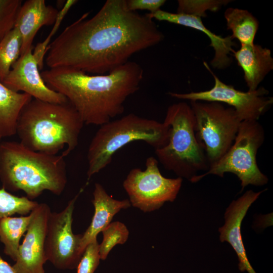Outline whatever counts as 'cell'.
Here are the masks:
<instances>
[{
  "label": "cell",
  "mask_w": 273,
  "mask_h": 273,
  "mask_svg": "<svg viewBox=\"0 0 273 273\" xmlns=\"http://www.w3.org/2000/svg\"><path fill=\"white\" fill-rule=\"evenodd\" d=\"M88 14L67 26L49 44L44 59L49 68L106 74L164 37L148 14L129 10L126 0H107L86 19Z\"/></svg>",
  "instance_id": "cell-1"
},
{
  "label": "cell",
  "mask_w": 273,
  "mask_h": 273,
  "mask_svg": "<svg viewBox=\"0 0 273 273\" xmlns=\"http://www.w3.org/2000/svg\"><path fill=\"white\" fill-rule=\"evenodd\" d=\"M40 74L49 87L66 98L84 124L101 125L123 112L126 99L140 88L143 70L129 61L104 74L66 68H49Z\"/></svg>",
  "instance_id": "cell-2"
},
{
  "label": "cell",
  "mask_w": 273,
  "mask_h": 273,
  "mask_svg": "<svg viewBox=\"0 0 273 273\" xmlns=\"http://www.w3.org/2000/svg\"><path fill=\"white\" fill-rule=\"evenodd\" d=\"M84 124L68 101L53 103L32 98L23 107L18 118L16 134L20 142L31 150L65 157L77 147Z\"/></svg>",
  "instance_id": "cell-3"
},
{
  "label": "cell",
  "mask_w": 273,
  "mask_h": 273,
  "mask_svg": "<svg viewBox=\"0 0 273 273\" xmlns=\"http://www.w3.org/2000/svg\"><path fill=\"white\" fill-rule=\"evenodd\" d=\"M0 180L7 191H22L31 200L47 190L59 196L67 183L65 157L31 150L20 142L2 141Z\"/></svg>",
  "instance_id": "cell-4"
},
{
  "label": "cell",
  "mask_w": 273,
  "mask_h": 273,
  "mask_svg": "<svg viewBox=\"0 0 273 273\" xmlns=\"http://www.w3.org/2000/svg\"><path fill=\"white\" fill-rule=\"evenodd\" d=\"M100 126L87 150L88 180L109 165L114 154L131 142L143 141L156 150L168 141V125L133 113Z\"/></svg>",
  "instance_id": "cell-5"
},
{
  "label": "cell",
  "mask_w": 273,
  "mask_h": 273,
  "mask_svg": "<svg viewBox=\"0 0 273 273\" xmlns=\"http://www.w3.org/2000/svg\"><path fill=\"white\" fill-rule=\"evenodd\" d=\"M169 126L167 144L155 150L157 160L178 177L190 181L201 171L210 168L204 148L196 135V119L185 102L168 107L163 121Z\"/></svg>",
  "instance_id": "cell-6"
},
{
  "label": "cell",
  "mask_w": 273,
  "mask_h": 273,
  "mask_svg": "<svg viewBox=\"0 0 273 273\" xmlns=\"http://www.w3.org/2000/svg\"><path fill=\"white\" fill-rule=\"evenodd\" d=\"M265 133L258 121H242L235 141L227 152L205 173L197 175L190 181L196 183L205 176L214 174L223 177L232 173L241 181L242 190L251 185L261 186L268 183L267 177L258 167L256 154L262 145Z\"/></svg>",
  "instance_id": "cell-7"
},
{
  "label": "cell",
  "mask_w": 273,
  "mask_h": 273,
  "mask_svg": "<svg viewBox=\"0 0 273 273\" xmlns=\"http://www.w3.org/2000/svg\"><path fill=\"white\" fill-rule=\"evenodd\" d=\"M196 135L203 146L210 167L229 150L241 122L234 108L215 102L190 101Z\"/></svg>",
  "instance_id": "cell-8"
},
{
  "label": "cell",
  "mask_w": 273,
  "mask_h": 273,
  "mask_svg": "<svg viewBox=\"0 0 273 273\" xmlns=\"http://www.w3.org/2000/svg\"><path fill=\"white\" fill-rule=\"evenodd\" d=\"M183 178H166L161 173L158 161L153 157L146 161V169H132L123 183L131 206L144 212L159 209L166 202H173L180 189Z\"/></svg>",
  "instance_id": "cell-9"
},
{
  "label": "cell",
  "mask_w": 273,
  "mask_h": 273,
  "mask_svg": "<svg viewBox=\"0 0 273 273\" xmlns=\"http://www.w3.org/2000/svg\"><path fill=\"white\" fill-rule=\"evenodd\" d=\"M85 186L80 189L62 211L51 212L49 216L45 254L47 261L58 269L76 268L83 253L80 247L82 234L75 235L72 226L75 204Z\"/></svg>",
  "instance_id": "cell-10"
},
{
  "label": "cell",
  "mask_w": 273,
  "mask_h": 273,
  "mask_svg": "<svg viewBox=\"0 0 273 273\" xmlns=\"http://www.w3.org/2000/svg\"><path fill=\"white\" fill-rule=\"evenodd\" d=\"M207 70L211 73L214 84L209 90L179 94L169 92L172 97L190 101L215 102L225 103L234 109L242 121H258L273 102L272 98L266 96L268 91L263 87H258L254 91L243 92L222 82L204 62Z\"/></svg>",
  "instance_id": "cell-11"
},
{
  "label": "cell",
  "mask_w": 273,
  "mask_h": 273,
  "mask_svg": "<svg viewBox=\"0 0 273 273\" xmlns=\"http://www.w3.org/2000/svg\"><path fill=\"white\" fill-rule=\"evenodd\" d=\"M51 213L45 203H38L30 212L31 218L26 234L12 266L16 273H45L43 265L47 260L44 245Z\"/></svg>",
  "instance_id": "cell-12"
},
{
  "label": "cell",
  "mask_w": 273,
  "mask_h": 273,
  "mask_svg": "<svg viewBox=\"0 0 273 273\" xmlns=\"http://www.w3.org/2000/svg\"><path fill=\"white\" fill-rule=\"evenodd\" d=\"M32 50L33 48L20 55L2 83L14 92L26 93L42 101L58 104L68 102L65 96L47 85Z\"/></svg>",
  "instance_id": "cell-13"
},
{
  "label": "cell",
  "mask_w": 273,
  "mask_h": 273,
  "mask_svg": "<svg viewBox=\"0 0 273 273\" xmlns=\"http://www.w3.org/2000/svg\"><path fill=\"white\" fill-rule=\"evenodd\" d=\"M264 191L246 192L236 200L233 201L224 213V224L219 228V239L221 242H228L234 249L238 259V268L248 273H256L248 257L241 233L242 222L249 207Z\"/></svg>",
  "instance_id": "cell-14"
},
{
  "label": "cell",
  "mask_w": 273,
  "mask_h": 273,
  "mask_svg": "<svg viewBox=\"0 0 273 273\" xmlns=\"http://www.w3.org/2000/svg\"><path fill=\"white\" fill-rule=\"evenodd\" d=\"M148 14L152 19L191 27L204 33L210 40V46L214 51V57L211 61L212 67L222 69L229 67L231 64L233 60L229 55L233 49V47L236 46L233 39L231 35L222 37L213 33L204 25L201 18L191 15L173 13L161 10Z\"/></svg>",
  "instance_id": "cell-15"
},
{
  "label": "cell",
  "mask_w": 273,
  "mask_h": 273,
  "mask_svg": "<svg viewBox=\"0 0 273 273\" xmlns=\"http://www.w3.org/2000/svg\"><path fill=\"white\" fill-rule=\"evenodd\" d=\"M59 11L44 0H27L17 13L14 27L21 37V55L33 48V39L39 29L54 24Z\"/></svg>",
  "instance_id": "cell-16"
},
{
  "label": "cell",
  "mask_w": 273,
  "mask_h": 273,
  "mask_svg": "<svg viewBox=\"0 0 273 273\" xmlns=\"http://www.w3.org/2000/svg\"><path fill=\"white\" fill-rule=\"evenodd\" d=\"M92 202L94 207V214L90 224L82 234L80 247L83 252L86 246L106 228L113 217L121 209L130 207L128 199L118 200L108 194L101 184L96 183Z\"/></svg>",
  "instance_id": "cell-17"
},
{
  "label": "cell",
  "mask_w": 273,
  "mask_h": 273,
  "mask_svg": "<svg viewBox=\"0 0 273 273\" xmlns=\"http://www.w3.org/2000/svg\"><path fill=\"white\" fill-rule=\"evenodd\" d=\"M237 51L231 52L244 72L245 80L249 91L258 88L265 76L273 69L271 51L260 45L241 44Z\"/></svg>",
  "instance_id": "cell-18"
},
{
  "label": "cell",
  "mask_w": 273,
  "mask_h": 273,
  "mask_svg": "<svg viewBox=\"0 0 273 273\" xmlns=\"http://www.w3.org/2000/svg\"><path fill=\"white\" fill-rule=\"evenodd\" d=\"M32 97L14 92L0 82V142L16 134L18 118Z\"/></svg>",
  "instance_id": "cell-19"
},
{
  "label": "cell",
  "mask_w": 273,
  "mask_h": 273,
  "mask_svg": "<svg viewBox=\"0 0 273 273\" xmlns=\"http://www.w3.org/2000/svg\"><path fill=\"white\" fill-rule=\"evenodd\" d=\"M228 29L232 32L233 39L237 38L241 44H252L258 28V20L245 10L229 8L224 12Z\"/></svg>",
  "instance_id": "cell-20"
},
{
  "label": "cell",
  "mask_w": 273,
  "mask_h": 273,
  "mask_svg": "<svg viewBox=\"0 0 273 273\" xmlns=\"http://www.w3.org/2000/svg\"><path fill=\"white\" fill-rule=\"evenodd\" d=\"M31 218L27 216H6L0 218V241L4 245V252L16 261L21 237L27 231Z\"/></svg>",
  "instance_id": "cell-21"
},
{
  "label": "cell",
  "mask_w": 273,
  "mask_h": 273,
  "mask_svg": "<svg viewBox=\"0 0 273 273\" xmlns=\"http://www.w3.org/2000/svg\"><path fill=\"white\" fill-rule=\"evenodd\" d=\"M21 37L14 28L0 41V82H3L21 55Z\"/></svg>",
  "instance_id": "cell-22"
},
{
  "label": "cell",
  "mask_w": 273,
  "mask_h": 273,
  "mask_svg": "<svg viewBox=\"0 0 273 273\" xmlns=\"http://www.w3.org/2000/svg\"><path fill=\"white\" fill-rule=\"evenodd\" d=\"M38 204L26 196H17L3 188L0 189V218L16 213L29 214Z\"/></svg>",
  "instance_id": "cell-23"
},
{
  "label": "cell",
  "mask_w": 273,
  "mask_h": 273,
  "mask_svg": "<svg viewBox=\"0 0 273 273\" xmlns=\"http://www.w3.org/2000/svg\"><path fill=\"white\" fill-rule=\"evenodd\" d=\"M102 233L103 240L99 245V251L101 260H104L114 246L127 241L129 232L123 223L117 221L111 222Z\"/></svg>",
  "instance_id": "cell-24"
},
{
  "label": "cell",
  "mask_w": 273,
  "mask_h": 273,
  "mask_svg": "<svg viewBox=\"0 0 273 273\" xmlns=\"http://www.w3.org/2000/svg\"><path fill=\"white\" fill-rule=\"evenodd\" d=\"M230 2L228 0H179L177 13L205 17L207 11H216Z\"/></svg>",
  "instance_id": "cell-25"
},
{
  "label": "cell",
  "mask_w": 273,
  "mask_h": 273,
  "mask_svg": "<svg viewBox=\"0 0 273 273\" xmlns=\"http://www.w3.org/2000/svg\"><path fill=\"white\" fill-rule=\"evenodd\" d=\"M77 2V1L76 0H68L65 2L62 9L58 12L51 32L42 42L38 43L34 48L33 55L37 63L40 70L43 68L44 57L48 51V47L52 37L58 31L62 21L70 8Z\"/></svg>",
  "instance_id": "cell-26"
},
{
  "label": "cell",
  "mask_w": 273,
  "mask_h": 273,
  "mask_svg": "<svg viewBox=\"0 0 273 273\" xmlns=\"http://www.w3.org/2000/svg\"><path fill=\"white\" fill-rule=\"evenodd\" d=\"M21 0H0V41L14 27Z\"/></svg>",
  "instance_id": "cell-27"
},
{
  "label": "cell",
  "mask_w": 273,
  "mask_h": 273,
  "mask_svg": "<svg viewBox=\"0 0 273 273\" xmlns=\"http://www.w3.org/2000/svg\"><path fill=\"white\" fill-rule=\"evenodd\" d=\"M99 245L95 239L86 246L76 268V273H95L101 260Z\"/></svg>",
  "instance_id": "cell-28"
},
{
  "label": "cell",
  "mask_w": 273,
  "mask_h": 273,
  "mask_svg": "<svg viewBox=\"0 0 273 273\" xmlns=\"http://www.w3.org/2000/svg\"><path fill=\"white\" fill-rule=\"evenodd\" d=\"M165 2L164 0H126L127 7L129 10H148L150 11L149 13L160 10Z\"/></svg>",
  "instance_id": "cell-29"
},
{
  "label": "cell",
  "mask_w": 273,
  "mask_h": 273,
  "mask_svg": "<svg viewBox=\"0 0 273 273\" xmlns=\"http://www.w3.org/2000/svg\"><path fill=\"white\" fill-rule=\"evenodd\" d=\"M0 273H16L13 266L0 256Z\"/></svg>",
  "instance_id": "cell-30"
}]
</instances>
